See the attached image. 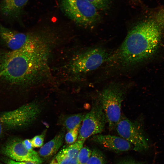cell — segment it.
Returning <instances> with one entry per match:
<instances>
[{
  "label": "cell",
  "instance_id": "6da1fadb",
  "mask_svg": "<svg viewBox=\"0 0 164 164\" xmlns=\"http://www.w3.org/2000/svg\"><path fill=\"white\" fill-rule=\"evenodd\" d=\"M48 33L23 48L0 53V78L9 83L26 86L38 83L48 75L50 44Z\"/></svg>",
  "mask_w": 164,
  "mask_h": 164
},
{
  "label": "cell",
  "instance_id": "7a4b0ae2",
  "mask_svg": "<svg viewBox=\"0 0 164 164\" xmlns=\"http://www.w3.org/2000/svg\"><path fill=\"white\" fill-rule=\"evenodd\" d=\"M164 32V7L152 18L139 22L129 32L114 59L121 64L132 65L153 56L160 45Z\"/></svg>",
  "mask_w": 164,
  "mask_h": 164
},
{
  "label": "cell",
  "instance_id": "3957f363",
  "mask_svg": "<svg viewBox=\"0 0 164 164\" xmlns=\"http://www.w3.org/2000/svg\"><path fill=\"white\" fill-rule=\"evenodd\" d=\"M60 7L66 16L81 26H92L99 19L98 9L87 0H61Z\"/></svg>",
  "mask_w": 164,
  "mask_h": 164
},
{
  "label": "cell",
  "instance_id": "277c9868",
  "mask_svg": "<svg viewBox=\"0 0 164 164\" xmlns=\"http://www.w3.org/2000/svg\"><path fill=\"white\" fill-rule=\"evenodd\" d=\"M125 94L123 88L114 84L105 88L99 95L98 99L111 130L115 129L121 116V104Z\"/></svg>",
  "mask_w": 164,
  "mask_h": 164
},
{
  "label": "cell",
  "instance_id": "5b68a950",
  "mask_svg": "<svg viewBox=\"0 0 164 164\" xmlns=\"http://www.w3.org/2000/svg\"><path fill=\"white\" fill-rule=\"evenodd\" d=\"M108 58V53L104 49L97 47L89 49L75 56L69 63L68 69L73 75L85 73L97 69Z\"/></svg>",
  "mask_w": 164,
  "mask_h": 164
},
{
  "label": "cell",
  "instance_id": "8992f818",
  "mask_svg": "<svg viewBox=\"0 0 164 164\" xmlns=\"http://www.w3.org/2000/svg\"><path fill=\"white\" fill-rule=\"evenodd\" d=\"M39 105L31 102L15 110L5 111L0 115V121L9 128H15L26 126L32 124L40 112Z\"/></svg>",
  "mask_w": 164,
  "mask_h": 164
},
{
  "label": "cell",
  "instance_id": "52a82bcc",
  "mask_svg": "<svg viewBox=\"0 0 164 164\" xmlns=\"http://www.w3.org/2000/svg\"><path fill=\"white\" fill-rule=\"evenodd\" d=\"M115 129L120 137L132 144L134 150L141 151L149 148L148 139L141 123L121 116Z\"/></svg>",
  "mask_w": 164,
  "mask_h": 164
},
{
  "label": "cell",
  "instance_id": "ba28073f",
  "mask_svg": "<svg viewBox=\"0 0 164 164\" xmlns=\"http://www.w3.org/2000/svg\"><path fill=\"white\" fill-rule=\"evenodd\" d=\"M83 121L79 130L77 140L85 142L89 137L103 131L107 122L98 99L95 102L91 111L85 115Z\"/></svg>",
  "mask_w": 164,
  "mask_h": 164
},
{
  "label": "cell",
  "instance_id": "9c48e42d",
  "mask_svg": "<svg viewBox=\"0 0 164 164\" xmlns=\"http://www.w3.org/2000/svg\"><path fill=\"white\" fill-rule=\"evenodd\" d=\"M44 32H21L0 24V39L11 50L23 48L38 39Z\"/></svg>",
  "mask_w": 164,
  "mask_h": 164
},
{
  "label": "cell",
  "instance_id": "30bf717a",
  "mask_svg": "<svg viewBox=\"0 0 164 164\" xmlns=\"http://www.w3.org/2000/svg\"><path fill=\"white\" fill-rule=\"evenodd\" d=\"M2 153L8 158L19 162H31L40 164L42 160L38 153L29 151L23 144L22 141L17 139L8 142L1 148Z\"/></svg>",
  "mask_w": 164,
  "mask_h": 164
},
{
  "label": "cell",
  "instance_id": "8fae6325",
  "mask_svg": "<svg viewBox=\"0 0 164 164\" xmlns=\"http://www.w3.org/2000/svg\"><path fill=\"white\" fill-rule=\"evenodd\" d=\"M92 139L93 141L104 148L116 152L134 150L132 144L120 136L97 134L93 136Z\"/></svg>",
  "mask_w": 164,
  "mask_h": 164
},
{
  "label": "cell",
  "instance_id": "7c38bea8",
  "mask_svg": "<svg viewBox=\"0 0 164 164\" xmlns=\"http://www.w3.org/2000/svg\"><path fill=\"white\" fill-rule=\"evenodd\" d=\"M84 142L77 140L56 154L50 164H78L77 156Z\"/></svg>",
  "mask_w": 164,
  "mask_h": 164
},
{
  "label": "cell",
  "instance_id": "4fadbf2b",
  "mask_svg": "<svg viewBox=\"0 0 164 164\" xmlns=\"http://www.w3.org/2000/svg\"><path fill=\"white\" fill-rule=\"evenodd\" d=\"M29 0H2L0 12L5 18L14 19L19 17Z\"/></svg>",
  "mask_w": 164,
  "mask_h": 164
},
{
  "label": "cell",
  "instance_id": "5bb4252c",
  "mask_svg": "<svg viewBox=\"0 0 164 164\" xmlns=\"http://www.w3.org/2000/svg\"><path fill=\"white\" fill-rule=\"evenodd\" d=\"M64 137L63 133L60 132L42 146L38 153L40 157L48 158L55 154L62 145Z\"/></svg>",
  "mask_w": 164,
  "mask_h": 164
},
{
  "label": "cell",
  "instance_id": "9a60e30c",
  "mask_svg": "<svg viewBox=\"0 0 164 164\" xmlns=\"http://www.w3.org/2000/svg\"><path fill=\"white\" fill-rule=\"evenodd\" d=\"M85 115L82 114H77L71 115L65 120L64 125L66 129L69 131L80 126Z\"/></svg>",
  "mask_w": 164,
  "mask_h": 164
},
{
  "label": "cell",
  "instance_id": "2e32d148",
  "mask_svg": "<svg viewBox=\"0 0 164 164\" xmlns=\"http://www.w3.org/2000/svg\"><path fill=\"white\" fill-rule=\"evenodd\" d=\"M106 158L104 153L97 149H94L86 164H106Z\"/></svg>",
  "mask_w": 164,
  "mask_h": 164
},
{
  "label": "cell",
  "instance_id": "e0dca14e",
  "mask_svg": "<svg viewBox=\"0 0 164 164\" xmlns=\"http://www.w3.org/2000/svg\"><path fill=\"white\" fill-rule=\"evenodd\" d=\"M92 152L87 147H83L79 151L77 156L78 164H86Z\"/></svg>",
  "mask_w": 164,
  "mask_h": 164
},
{
  "label": "cell",
  "instance_id": "ac0fdd59",
  "mask_svg": "<svg viewBox=\"0 0 164 164\" xmlns=\"http://www.w3.org/2000/svg\"><path fill=\"white\" fill-rule=\"evenodd\" d=\"M79 127H77L68 131L65 137L66 142L67 144H70L76 141L79 134Z\"/></svg>",
  "mask_w": 164,
  "mask_h": 164
},
{
  "label": "cell",
  "instance_id": "d6986e66",
  "mask_svg": "<svg viewBox=\"0 0 164 164\" xmlns=\"http://www.w3.org/2000/svg\"><path fill=\"white\" fill-rule=\"evenodd\" d=\"M45 133L35 136L30 139L33 148H39L43 145Z\"/></svg>",
  "mask_w": 164,
  "mask_h": 164
},
{
  "label": "cell",
  "instance_id": "ffe728a7",
  "mask_svg": "<svg viewBox=\"0 0 164 164\" xmlns=\"http://www.w3.org/2000/svg\"><path fill=\"white\" fill-rule=\"evenodd\" d=\"M93 4L98 10H105L108 7L109 0H87Z\"/></svg>",
  "mask_w": 164,
  "mask_h": 164
},
{
  "label": "cell",
  "instance_id": "44dd1931",
  "mask_svg": "<svg viewBox=\"0 0 164 164\" xmlns=\"http://www.w3.org/2000/svg\"><path fill=\"white\" fill-rule=\"evenodd\" d=\"M5 162L6 164H38L31 162H19L15 161L9 158L5 159Z\"/></svg>",
  "mask_w": 164,
  "mask_h": 164
},
{
  "label": "cell",
  "instance_id": "7402d4cb",
  "mask_svg": "<svg viewBox=\"0 0 164 164\" xmlns=\"http://www.w3.org/2000/svg\"><path fill=\"white\" fill-rule=\"evenodd\" d=\"M22 142L26 148L29 151H32L33 147L30 139H26L22 141Z\"/></svg>",
  "mask_w": 164,
  "mask_h": 164
},
{
  "label": "cell",
  "instance_id": "603a6c76",
  "mask_svg": "<svg viewBox=\"0 0 164 164\" xmlns=\"http://www.w3.org/2000/svg\"><path fill=\"white\" fill-rule=\"evenodd\" d=\"M116 164H144L132 159H126L119 161Z\"/></svg>",
  "mask_w": 164,
  "mask_h": 164
},
{
  "label": "cell",
  "instance_id": "cb8c5ba5",
  "mask_svg": "<svg viewBox=\"0 0 164 164\" xmlns=\"http://www.w3.org/2000/svg\"><path fill=\"white\" fill-rule=\"evenodd\" d=\"M2 124L0 121V137L1 136L3 131Z\"/></svg>",
  "mask_w": 164,
  "mask_h": 164
},
{
  "label": "cell",
  "instance_id": "d4e9b609",
  "mask_svg": "<svg viewBox=\"0 0 164 164\" xmlns=\"http://www.w3.org/2000/svg\"><path fill=\"white\" fill-rule=\"evenodd\" d=\"M4 72V71L3 70H2V71H0V78L1 77V76L2 75Z\"/></svg>",
  "mask_w": 164,
  "mask_h": 164
},
{
  "label": "cell",
  "instance_id": "484cf974",
  "mask_svg": "<svg viewBox=\"0 0 164 164\" xmlns=\"http://www.w3.org/2000/svg\"><path fill=\"white\" fill-rule=\"evenodd\" d=\"M0 164H2L0 162Z\"/></svg>",
  "mask_w": 164,
  "mask_h": 164
}]
</instances>
